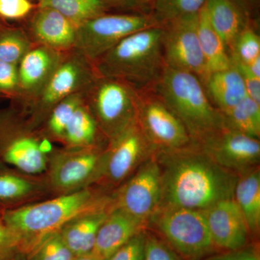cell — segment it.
Instances as JSON below:
<instances>
[{"instance_id":"6da1fadb","label":"cell","mask_w":260,"mask_h":260,"mask_svg":"<svg viewBox=\"0 0 260 260\" xmlns=\"http://www.w3.org/2000/svg\"><path fill=\"white\" fill-rule=\"evenodd\" d=\"M153 155L161 174L159 208L204 210L234 198L239 174L215 164L198 145L191 143L184 148L157 150Z\"/></svg>"},{"instance_id":"7a4b0ae2","label":"cell","mask_w":260,"mask_h":260,"mask_svg":"<svg viewBox=\"0 0 260 260\" xmlns=\"http://www.w3.org/2000/svg\"><path fill=\"white\" fill-rule=\"evenodd\" d=\"M114 207V190L94 185L82 190L6 209L3 220L20 240L25 255L74 219Z\"/></svg>"},{"instance_id":"3957f363","label":"cell","mask_w":260,"mask_h":260,"mask_svg":"<svg viewBox=\"0 0 260 260\" xmlns=\"http://www.w3.org/2000/svg\"><path fill=\"white\" fill-rule=\"evenodd\" d=\"M162 26L131 34L94 61L97 76L120 80L138 91L153 89L166 68Z\"/></svg>"},{"instance_id":"277c9868","label":"cell","mask_w":260,"mask_h":260,"mask_svg":"<svg viewBox=\"0 0 260 260\" xmlns=\"http://www.w3.org/2000/svg\"><path fill=\"white\" fill-rule=\"evenodd\" d=\"M152 90L182 123L193 144H200L225 127L223 114L192 73L166 66Z\"/></svg>"},{"instance_id":"5b68a950","label":"cell","mask_w":260,"mask_h":260,"mask_svg":"<svg viewBox=\"0 0 260 260\" xmlns=\"http://www.w3.org/2000/svg\"><path fill=\"white\" fill-rule=\"evenodd\" d=\"M53 150L50 140L23 113L13 109L0 112V162L25 174L42 175Z\"/></svg>"},{"instance_id":"8992f818","label":"cell","mask_w":260,"mask_h":260,"mask_svg":"<svg viewBox=\"0 0 260 260\" xmlns=\"http://www.w3.org/2000/svg\"><path fill=\"white\" fill-rule=\"evenodd\" d=\"M140 91L120 80L97 76L85 102L107 143L138 121Z\"/></svg>"},{"instance_id":"52a82bcc","label":"cell","mask_w":260,"mask_h":260,"mask_svg":"<svg viewBox=\"0 0 260 260\" xmlns=\"http://www.w3.org/2000/svg\"><path fill=\"white\" fill-rule=\"evenodd\" d=\"M148 222L184 260L204 259L216 248L202 210L162 207Z\"/></svg>"},{"instance_id":"ba28073f","label":"cell","mask_w":260,"mask_h":260,"mask_svg":"<svg viewBox=\"0 0 260 260\" xmlns=\"http://www.w3.org/2000/svg\"><path fill=\"white\" fill-rule=\"evenodd\" d=\"M105 148L53 150L44 175L53 197L97 185L104 174Z\"/></svg>"},{"instance_id":"9c48e42d","label":"cell","mask_w":260,"mask_h":260,"mask_svg":"<svg viewBox=\"0 0 260 260\" xmlns=\"http://www.w3.org/2000/svg\"><path fill=\"white\" fill-rule=\"evenodd\" d=\"M158 25L151 13H106L77 27L73 48L78 55L93 64L131 34Z\"/></svg>"},{"instance_id":"30bf717a","label":"cell","mask_w":260,"mask_h":260,"mask_svg":"<svg viewBox=\"0 0 260 260\" xmlns=\"http://www.w3.org/2000/svg\"><path fill=\"white\" fill-rule=\"evenodd\" d=\"M96 77L91 63L78 54L61 59L38 94L30 116L27 118L30 124L38 128L58 103L72 94L83 91V88H90Z\"/></svg>"},{"instance_id":"8fae6325","label":"cell","mask_w":260,"mask_h":260,"mask_svg":"<svg viewBox=\"0 0 260 260\" xmlns=\"http://www.w3.org/2000/svg\"><path fill=\"white\" fill-rule=\"evenodd\" d=\"M198 13L162 25V49L166 66L192 73L202 83L209 75L200 47Z\"/></svg>"},{"instance_id":"7c38bea8","label":"cell","mask_w":260,"mask_h":260,"mask_svg":"<svg viewBox=\"0 0 260 260\" xmlns=\"http://www.w3.org/2000/svg\"><path fill=\"white\" fill-rule=\"evenodd\" d=\"M155 151L137 121L108 143L104 174L97 185L115 190Z\"/></svg>"},{"instance_id":"4fadbf2b","label":"cell","mask_w":260,"mask_h":260,"mask_svg":"<svg viewBox=\"0 0 260 260\" xmlns=\"http://www.w3.org/2000/svg\"><path fill=\"white\" fill-rule=\"evenodd\" d=\"M161 195V174L153 154L114 190V206L148 223L160 206Z\"/></svg>"},{"instance_id":"5bb4252c","label":"cell","mask_w":260,"mask_h":260,"mask_svg":"<svg viewBox=\"0 0 260 260\" xmlns=\"http://www.w3.org/2000/svg\"><path fill=\"white\" fill-rule=\"evenodd\" d=\"M138 124L155 150L184 148L191 143L182 123L152 90L140 91Z\"/></svg>"},{"instance_id":"9a60e30c","label":"cell","mask_w":260,"mask_h":260,"mask_svg":"<svg viewBox=\"0 0 260 260\" xmlns=\"http://www.w3.org/2000/svg\"><path fill=\"white\" fill-rule=\"evenodd\" d=\"M197 145L215 164L237 174L259 162V140L225 126Z\"/></svg>"},{"instance_id":"2e32d148","label":"cell","mask_w":260,"mask_h":260,"mask_svg":"<svg viewBox=\"0 0 260 260\" xmlns=\"http://www.w3.org/2000/svg\"><path fill=\"white\" fill-rule=\"evenodd\" d=\"M202 211L216 247L227 251L246 247L250 233L242 210L234 198L221 200Z\"/></svg>"},{"instance_id":"e0dca14e","label":"cell","mask_w":260,"mask_h":260,"mask_svg":"<svg viewBox=\"0 0 260 260\" xmlns=\"http://www.w3.org/2000/svg\"><path fill=\"white\" fill-rule=\"evenodd\" d=\"M53 197L44 174L32 175L0 162V207L12 209Z\"/></svg>"},{"instance_id":"ac0fdd59","label":"cell","mask_w":260,"mask_h":260,"mask_svg":"<svg viewBox=\"0 0 260 260\" xmlns=\"http://www.w3.org/2000/svg\"><path fill=\"white\" fill-rule=\"evenodd\" d=\"M145 222L114 206L98 232L92 252L106 260L135 236L144 231Z\"/></svg>"},{"instance_id":"d6986e66","label":"cell","mask_w":260,"mask_h":260,"mask_svg":"<svg viewBox=\"0 0 260 260\" xmlns=\"http://www.w3.org/2000/svg\"><path fill=\"white\" fill-rule=\"evenodd\" d=\"M61 61L59 51L51 48L30 49L18 64V88L38 95Z\"/></svg>"},{"instance_id":"ffe728a7","label":"cell","mask_w":260,"mask_h":260,"mask_svg":"<svg viewBox=\"0 0 260 260\" xmlns=\"http://www.w3.org/2000/svg\"><path fill=\"white\" fill-rule=\"evenodd\" d=\"M32 35L42 46L56 51L74 47L77 27L56 10L39 8L31 23Z\"/></svg>"},{"instance_id":"44dd1931","label":"cell","mask_w":260,"mask_h":260,"mask_svg":"<svg viewBox=\"0 0 260 260\" xmlns=\"http://www.w3.org/2000/svg\"><path fill=\"white\" fill-rule=\"evenodd\" d=\"M203 84L210 102L223 114L247 97L242 75L233 64L228 69L210 73Z\"/></svg>"},{"instance_id":"7402d4cb","label":"cell","mask_w":260,"mask_h":260,"mask_svg":"<svg viewBox=\"0 0 260 260\" xmlns=\"http://www.w3.org/2000/svg\"><path fill=\"white\" fill-rule=\"evenodd\" d=\"M113 208L81 215L59 231L61 239L75 256L92 252L99 229Z\"/></svg>"},{"instance_id":"603a6c76","label":"cell","mask_w":260,"mask_h":260,"mask_svg":"<svg viewBox=\"0 0 260 260\" xmlns=\"http://www.w3.org/2000/svg\"><path fill=\"white\" fill-rule=\"evenodd\" d=\"M234 199L249 227L250 235H256L260 228V172L259 167L248 169L239 174Z\"/></svg>"},{"instance_id":"cb8c5ba5","label":"cell","mask_w":260,"mask_h":260,"mask_svg":"<svg viewBox=\"0 0 260 260\" xmlns=\"http://www.w3.org/2000/svg\"><path fill=\"white\" fill-rule=\"evenodd\" d=\"M102 138L106 140L85 101L77 108L68 122L61 144L65 148H105Z\"/></svg>"},{"instance_id":"d4e9b609","label":"cell","mask_w":260,"mask_h":260,"mask_svg":"<svg viewBox=\"0 0 260 260\" xmlns=\"http://www.w3.org/2000/svg\"><path fill=\"white\" fill-rule=\"evenodd\" d=\"M205 7L210 23L229 50L246 26L240 10L232 0H206Z\"/></svg>"},{"instance_id":"484cf974","label":"cell","mask_w":260,"mask_h":260,"mask_svg":"<svg viewBox=\"0 0 260 260\" xmlns=\"http://www.w3.org/2000/svg\"><path fill=\"white\" fill-rule=\"evenodd\" d=\"M198 37L209 74L231 68L232 59L221 38L210 23L205 7L198 13Z\"/></svg>"},{"instance_id":"4316f807","label":"cell","mask_w":260,"mask_h":260,"mask_svg":"<svg viewBox=\"0 0 260 260\" xmlns=\"http://www.w3.org/2000/svg\"><path fill=\"white\" fill-rule=\"evenodd\" d=\"M39 8L56 10L78 27L106 14L109 7L102 0H39Z\"/></svg>"},{"instance_id":"83f0119b","label":"cell","mask_w":260,"mask_h":260,"mask_svg":"<svg viewBox=\"0 0 260 260\" xmlns=\"http://www.w3.org/2000/svg\"><path fill=\"white\" fill-rule=\"evenodd\" d=\"M85 93L78 92L58 103L49 113L42 130L50 141L62 143L66 126L77 108L85 101Z\"/></svg>"},{"instance_id":"f1b7e54d","label":"cell","mask_w":260,"mask_h":260,"mask_svg":"<svg viewBox=\"0 0 260 260\" xmlns=\"http://www.w3.org/2000/svg\"><path fill=\"white\" fill-rule=\"evenodd\" d=\"M223 115L225 127L259 140V104L247 96Z\"/></svg>"},{"instance_id":"f546056e","label":"cell","mask_w":260,"mask_h":260,"mask_svg":"<svg viewBox=\"0 0 260 260\" xmlns=\"http://www.w3.org/2000/svg\"><path fill=\"white\" fill-rule=\"evenodd\" d=\"M205 3L206 0H153L151 14L162 25L181 17L199 13Z\"/></svg>"},{"instance_id":"4dcf8cb0","label":"cell","mask_w":260,"mask_h":260,"mask_svg":"<svg viewBox=\"0 0 260 260\" xmlns=\"http://www.w3.org/2000/svg\"><path fill=\"white\" fill-rule=\"evenodd\" d=\"M232 60L249 64L260 56V37L252 28L245 26L229 48Z\"/></svg>"},{"instance_id":"1f68e13d","label":"cell","mask_w":260,"mask_h":260,"mask_svg":"<svg viewBox=\"0 0 260 260\" xmlns=\"http://www.w3.org/2000/svg\"><path fill=\"white\" fill-rule=\"evenodd\" d=\"M30 49V44L19 30H7L0 34V61L18 65Z\"/></svg>"},{"instance_id":"d6a6232c","label":"cell","mask_w":260,"mask_h":260,"mask_svg":"<svg viewBox=\"0 0 260 260\" xmlns=\"http://www.w3.org/2000/svg\"><path fill=\"white\" fill-rule=\"evenodd\" d=\"M26 257L27 260H73L75 256L57 232L44 239Z\"/></svg>"},{"instance_id":"836d02e7","label":"cell","mask_w":260,"mask_h":260,"mask_svg":"<svg viewBox=\"0 0 260 260\" xmlns=\"http://www.w3.org/2000/svg\"><path fill=\"white\" fill-rule=\"evenodd\" d=\"M144 260H184L167 243L146 234Z\"/></svg>"},{"instance_id":"e575fe53","label":"cell","mask_w":260,"mask_h":260,"mask_svg":"<svg viewBox=\"0 0 260 260\" xmlns=\"http://www.w3.org/2000/svg\"><path fill=\"white\" fill-rule=\"evenodd\" d=\"M146 233H139L106 260H144Z\"/></svg>"},{"instance_id":"d590c367","label":"cell","mask_w":260,"mask_h":260,"mask_svg":"<svg viewBox=\"0 0 260 260\" xmlns=\"http://www.w3.org/2000/svg\"><path fill=\"white\" fill-rule=\"evenodd\" d=\"M34 8L30 0H0V18L20 20L30 14Z\"/></svg>"},{"instance_id":"8d00e7d4","label":"cell","mask_w":260,"mask_h":260,"mask_svg":"<svg viewBox=\"0 0 260 260\" xmlns=\"http://www.w3.org/2000/svg\"><path fill=\"white\" fill-rule=\"evenodd\" d=\"M18 85V65L0 61V90L13 91Z\"/></svg>"},{"instance_id":"74e56055","label":"cell","mask_w":260,"mask_h":260,"mask_svg":"<svg viewBox=\"0 0 260 260\" xmlns=\"http://www.w3.org/2000/svg\"><path fill=\"white\" fill-rule=\"evenodd\" d=\"M20 250V240L9 227L0 221V256Z\"/></svg>"},{"instance_id":"f35d334b","label":"cell","mask_w":260,"mask_h":260,"mask_svg":"<svg viewBox=\"0 0 260 260\" xmlns=\"http://www.w3.org/2000/svg\"><path fill=\"white\" fill-rule=\"evenodd\" d=\"M232 64L237 68L242 75L247 96L260 104V79L251 75L244 65L232 60Z\"/></svg>"},{"instance_id":"ab89813d","label":"cell","mask_w":260,"mask_h":260,"mask_svg":"<svg viewBox=\"0 0 260 260\" xmlns=\"http://www.w3.org/2000/svg\"><path fill=\"white\" fill-rule=\"evenodd\" d=\"M201 260H260L259 253L251 247H244L237 251H227L223 254L206 256Z\"/></svg>"},{"instance_id":"60d3db41","label":"cell","mask_w":260,"mask_h":260,"mask_svg":"<svg viewBox=\"0 0 260 260\" xmlns=\"http://www.w3.org/2000/svg\"><path fill=\"white\" fill-rule=\"evenodd\" d=\"M107 6L111 8H120V9L132 10L139 11V13H145L144 10L148 6L142 3L140 0H102Z\"/></svg>"},{"instance_id":"b9f144b4","label":"cell","mask_w":260,"mask_h":260,"mask_svg":"<svg viewBox=\"0 0 260 260\" xmlns=\"http://www.w3.org/2000/svg\"><path fill=\"white\" fill-rule=\"evenodd\" d=\"M236 62H237V61H236ZM243 65H244L246 70H247L251 75H254V77L259 78L260 79V56L259 57L256 58L255 60L253 61L250 64Z\"/></svg>"},{"instance_id":"7bdbcfd3","label":"cell","mask_w":260,"mask_h":260,"mask_svg":"<svg viewBox=\"0 0 260 260\" xmlns=\"http://www.w3.org/2000/svg\"><path fill=\"white\" fill-rule=\"evenodd\" d=\"M0 260H27L26 255L21 251H15L10 254L0 256Z\"/></svg>"},{"instance_id":"ee69618b","label":"cell","mask_w":260,"mask_h":260,"mask_svg":"<svg viewBox=\"0 0 260 260\" xmlns=\"http://www.w3.org/2000/svg\"><path fill=\"white\" fill-rule=\"evenodd\" d=\"M73 260H103L95 255L93 252L88 253V254H82V255L76 256Z\"/></svg>"},{"instance_id":"f6af8a7d","label":"cell","mask_w":260,"mask_h":260,"mask_svg":"<svg viewBox=\"0 0 260 260\" xmlns=\"http://www.w3.org/2000/svg\"><path fill=\"white\" fill-rule=\"evenodd\" d=\"M140 1L146 5L147 6H150V5H152L153 0H140Z\"/></svg>"},{"instance_id":"bcb514c9","label":"cell","mask_w":260,"mask_h":260,"mask_svg":"<svg viewBox=\"0 0 260 260\" xmlns=\"http://www.w3.org/2000/svg\"><path fill=\"white\" fill-rule=\"evenodd\" d=\"M5 209H3L2 207H0V221H3V213H4Z\"/></svg>"},{"instance_id":"7dc6e473","label":"cell","mask_w":260,"mask_h":260,"mask_svg":"<svg viewBox=\"0 0 260 260\" xmlns=\"http://www.w3.org/2000/svg\"><path fill=\"white\" fill-rule=\"evenodd\" d=\"M30 1H32V0H30Z\"/></svg>"}]
</instances>
